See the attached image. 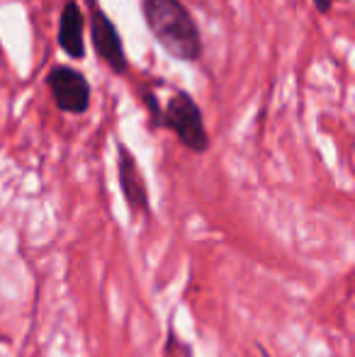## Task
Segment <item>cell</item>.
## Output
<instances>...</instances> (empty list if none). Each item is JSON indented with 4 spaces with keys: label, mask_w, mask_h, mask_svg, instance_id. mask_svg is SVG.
<instances>
[{
    "label": "cell",
    "mask_w": 355,
    "mask_h": 357,
    "mask_svg": "<svg viewBox=\"0 0 355 357\" xmlns=\"http://www.w3.org/2000/svg\"><path fill=\"white\" fill-rule=\"evenodd\" d=\"M149 34L180 63H197L202 59V32L183 0H139Z\"/></svg>",
    "instance_id": "1"
},
{
    "label": "cell",
    "mask_w": 355,
    "mask_h": 357,
    "mask_svg": "<svg viewBox=\"0 0 355 357\" xmlns=\"http://www.w3.org/2000/svg\"><path fill=\"white\" fill-rule=\"evenodd\" d=\"M156 124L168 129L192 153H204L209 149V132L204 124L202 107L188 90H173L168 102L161 107Z\"/></svg>",
    "instance_id": "2"
},
{
    "label": "cell",
    "mask_w": 355,
    "mask_h": 357,
    "mask_svg": "<svg viewBox=\"0 0 355 357\" xmlns=\"http://www.w3.org/2000/svg\"><path fill=\"white\" fill-rule=\"evenodd\" d=\"M86 24L90 29V44L100 63L109 68L114 75H124L129 71L127 49H124L122 34L107 13L98 5V0H88Z\"/></svg>",
    "instance_id": "3"
},
{
    "label": "cell",
    "mask_w": 355,
    "mask_h": 357,
    "mask_svg": "<svg viewBox=\"0 0 355 357\" xmlns=\"http://www.w3.org/2000/svg\"><path fill=\"white\" fill-rule=\"evenodd\" d=\"M47 88L63 114H86L93 100L90 80L68 63H54L47 73Z\"/></svg>",
    "instance_id": "4"
},
{
    "label": "cell",
    "mask_w": 355,
    "mask_h": 357,
    "mask_svg": "<svg viewBox=\"0 0 355 357\" xmlns=\"http://www.w3.org/2000/svg\"><path fill=\"white\" fill-rule=\"evenodd\" d=\"M117 178L122 195L132 214H149V188L134 153L124 144H117Z\"/></svg>",
    "instance_id": "5"
},
{
    "label": "cell",
    "mask_w": 355,
    "mask_h": 357,
    "mask_svg": "<svg viewBox=\"0 0 355 357\" xmlns=\"http://www.w3.org/2000/svg\"><path fill=\"white\" fill-rule=\"evenodd\" d=\"M59 49L66 54L71 61L86 59V13L78 5V0H66L59 15V32H56Z\"/></svg>",
    "instance_id": "6"
},
{
    "label": "cell",
    "mask_w": 355,
    "mask_h": 357,
    "mask_svg": "<svg viewBox=\"0 0 355 357\" xmlns=\"http://www.w3.org/2000/svg\"><path fill=\"white\" fill-rule=\"evenodd\" d=\"M312 3L319 15H328L333 10V5H336V0H312Z\"/></svg>",
    "instance_id": "7"
}]
</instances>
